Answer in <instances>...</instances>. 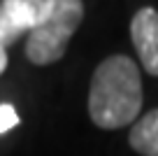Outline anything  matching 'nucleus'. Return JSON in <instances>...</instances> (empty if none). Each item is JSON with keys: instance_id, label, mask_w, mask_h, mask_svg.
<instances>
[{"instance_id": "6", "label": "nucleus", "mask_w": 158, "mask_h": 156, "mask_svg": "<svg viewBox=\"0 0 158 156\" xmlns=\"http://www.w3.org/2000/svg\"><path fill=\"white\" fill-rule=\"evenodd\" d=\"M23 33H26V30H21L19 26H16L14 21L7 16V12L0 7V47H2V49L10 47V44L16 42Z\"/></svg>"}, {"instance_id": "3", "label": "nucleus", "mask_w": 158, "mask_h": 156, "mask_svg": "<svg viewBox=\"0 0 158 156\" xmlns=\"http://www.w3.org/2000/svg\"><path fill=\"white\" fill-rule=\"evenodd\" d=\"M130 37L139 63L149 75L158 77V12L153 7H142L130 21Z\"/></svg>"}, {"instance_id": "5", "label": "nucleus", "mask_w": 158, "mask_h": 156, "mask_svg": "<svg viewBox=\"0 0 158 156\" xmlns=\"http://www.w3.org/2000/svg\"><path fill=\"white\" fill-rule=\"evenodd\" d=\"M49 5H51V0H2L0 7L7 12V16L21 30L30 33L40 21L44 19Z\"/></svg>"}, {"instance_id": "7", "label": "nucleus", "mask_w": 158, "mask_h": 156, "mask_svg": "<svg viewBox=\"0 0 158 156\" xmlns=\"http://www.w3.org/2000/svg\"><path fill=\"white\" fill-rule=\"evenodd\" d=\"M19 126V114L12 105H0V135Z\"/></svg>"}, {"instance_id": "8", "label": "nucleus", "mask_w": 158, "mask_h": 156, "mask_svg": "<svg viewBox=\"0 0 158 156\" xmlns=\"http://www.w3.org/2000/svg\"><path fill=\"white\" fill-rule=\"evenodd\" d=\"M5 70H7V51L0 47V75L5 72Z\"/></svg>"}, {"instance_id": "4", "label": "nucleus", "mask_w": 158, "mask_h": 156, "mask_svg": "<svg viewBox=\"0 0 158 156\" xmlns=\"http://www.w3.org/2000/svg\"><path fill=\"white\" fill-rule=\"evenodd\" d=\"M128 142L139 156H158V110L147 112L133 124Z\"/></svg>"}, {"instance_id": "1", "label": "nucleus", "mask_w": 158, "mask_h": 156, "mask_svg": "<svg viewBox=\"0 0 158 156\" xmlns=\"http://www.w3.org/2000/svg\"><path fill=\"white\" fill-rule=\"evenodd\" d=\"M142 110V77L133 58L114 54L95 68L89 86V117L102 131L135 124Z\"/></svg>"}, {"instance_id": "2", "label": "nucleus", "mask_w": 158, "mask_h": 156, "mask_svg": "<svg viewBox=\"0 0 158 156\" xmlns=\"http://www.w3.org/2000/svg\"><path fill=\"white\" fill-rule=\"evenodd\" d=\"M84 19L81 0H51L44 19L28 33L26 56L35 65H51L63 58L68 42Z\"/></svg>"}]
</instances>
